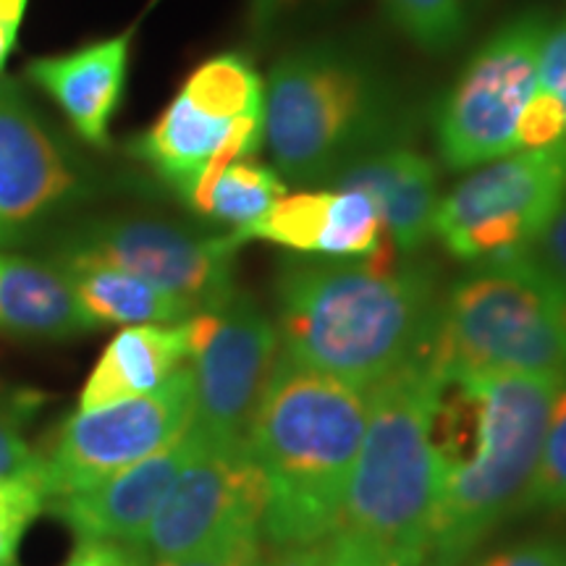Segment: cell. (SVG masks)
<instances>
[{
	"instance_id": "6da1fadb",
	"label": "cell",
	"mask_w": 566,
	"mask_h": 566,
	"mask_svg": "<svg viewBox=\"0 0 566 566\" xmlns=\"http://www.w3.org/2000/svg\"><path fill=\"white\" fill-rule=\"evenodd\" d=\"M441 296L433 265L386 242L363 260H283L273 323L296 365L370 391L428 346Z\"/></svg>"
},
{
	"instance_id": "7a4b0ae2",
	"label": "cell",
	"mask_w": 566,
	"mask_h": 566,
	"mask_svg": "<svg viewBox=\"0 0 566 566\" xmlns=\"http://www.w3.org/2000/svg\"><path fill=\"white\" fill-rule=\"evenodd\" d=\"M558 380L520 373L441 375L433 407L438 504L430 558L462 566L525 512Z\"/></svg>"
},
{
	"instance_id": "3957f363",
	"label": "cell",
	"mask_w": 566,
	"mask_h": 566,
	"mask_svg": "<svg viewBox=\"0 0 566 566\" xmlns=\"http://www.w3.org/2000/svg\"><path fill=\"white\" fill-rule=\"evenodd\" d=\"M441 375L424 349L367 391V430L336 527L334 566H422L438 504L433 407Z\"/></svg>"
},
{
	"instance_id": "277c9868",
	"label": "cell",
	"mask_w": 566,
	"mask_h": 566,
	"mask_svg": "<svg viewBox=\"0 0 566 566\" xmlns=\"http://www.w3.org/2000/svg\"><path fill=\"white\" fill-rule=\"evenodd\" d=\"M367 430V394L279 354L250 443L265 475L263 541L289 551L336 527Z\"/></svg>"
},
{
	"instance_id": "5b68a950",
	"label": "cell",
	"mask_w": 566,
	"mask_h": 566,
	"mask_svg": "<svg viewBox=\"0 0 566 566\" xmlns=\"http://www.w3.org/2000/svg\"><path fill=\"white\" fill-rule=\"evenodd\" d=\"M409 129L378 63L344 42L283 53L265 82L263 145L283 181L328 184L363 155L409 139Z\"/></svg>"
},
{
	"instance_id": "8992f818",
	"label": "cell",
	"mask_w": 566,
	"mask_h": 566,
	"mask_svg": "<svg viewBox=\"0 0 566 566\" xmlns=\"http://www.w3.org/2000/svg\"><path fill=\"white\" fill-rule=\"evenodd\" d=\"M428 363L438 375L566 378V292L533 254L480 263L441 296Z\"/></svg>"
},
{
	"instance_id": "52a82bcc",
	"label": "cell",
	"mask_w": 566,
	"mask_h": 566,
	"mask_svg": "<svg viewBox=\"0 0 566 566\" xmlns=\"http://www.w3.org/2000/svg\"><path fill=\"white\" fill-rule=\"evenodd\" d=\"M548 24L543 9L506 19L443 92L433 134L438 158L449 171H472L514 153L516 124L537 87Z\"/></svg>"
},
{
	"instance_id": "ba28073f",
	"label": "cell",
	"mask_w": 566,
	"mask_h": 566,
	"mask_svg": "<svg viewBox=\"0 0 566 566\" xmlns=\"http://www.w3.org/2000/svg\"><path fill=\"white\" fill-rule=\"evenodd\" d=\"M566 192V147L516 150L467 171L438 200L433 237L462 263L520 258L546 231Z\"/></svg>"
},
{
	"instance_id": "9c48e42d",
	"label": "cell",
	"mask_w": 566,
	"mask_h": 566,
	"mask_svg": "<svg viewBox=\"0 0 566 566\" xmlns=\"http://www.w3.org/2000/svg\"><path fill=\"white\" fill-rule=\"evenodd\" d=\"M233 233L212 237L189 226L147 216H108L82 223L63 239L55 260H87L118 268L189 302L197 313L233 296Z\"/></svg>"
},
{
	"instance_id": "30bf717a",
	"label": "cell",
	"mask_w": 566,
	"mask_h": 566,
	"mask_svg": "<svg viewBox=\"0 0 566 566\" xmlns=\"http://www.w3.org/2000/svg\"><path fill=\"white\" fill-rule=\"evenodd\" d=\"M195 384L189 363L137 399L76 412L61 424L42 459L51 499L80 493L174 443L192 424Z\"/></svg>"
},
{
	"instance_id": "8fae6325",
	"label": "cell",
	"mask_w": 566,
	"mask_h": 566,
	"mask_svg": "<svg viewBox=\"0 0 566 566\" xmlns=\"http://www.w3.org/2000/svg\"><path fill=\"white\" fill-rule=\"evenodd\" d=\"M263 113L265 84L252 61L239 53L212 55L187 76L179 95L129 150L187 202L233 126Z\"/></svg>"
},
{
	"instance_id": "7c38bea8",
	"label": "cell",
	"mask_w": 566,
	"mask_h": 566,
	"mask_svg": "<svg viewBox=\"0 0 566 566\" xmlns=\"http://www.w3.org/2000/svg\"><path fill=\"white\" fill-rule=\"evenodd\" d=\"M265 501V475L250 443H212L202 436L137 548L158 564L200 554L226 537L263 533Z\"/></svg>"
},
{
	"instance_id": "4fadbf2b",
	"label": "cell",
	"mask_w": 566,
	"mask_h": 566,
	"mask_svg": "<svg viewBox=\"0 0 566 566\" xmlns=\"http://www.w3.org/2000/svg\"><path fill=\"white\" fill-rule=\"evenodd\" d=\"M275 323L247 294L216 310L210 336L192 354V428L212 443H247L254 412L279 363Z\"/></svg>"
},
{
	"instance_id": "5bb4252c",
	"label": "cell",
	"mask_w": 566,
	"mask_h": 566,
	"mask_svg": "<svg viewBox=\"0 0 566 566\" xmlns=\"http://www.w3.org/2000/svg\"><path fill=\"white\" fill-rule=\"evenodd\" d=\"M84 189L71 153L13 80H0V250L21 242Z\"/></svg>"
},
{
	"instance_id": "9a60e30c",
	"label": "cell",
	"mask_w": 566,
	"mask_h": 566,
	"mask_svg": "<svg viewBox=\"0 0 566 566\" xmlns=\"http://www.w3.org/2000/svg\"><path fill=\"white\" fill-rule=\"evenodd\" d=\"M202 446L189 424L184 436L103 483L48 501V514L63 522L76 541H111L139 546L181 470Z\"/></svg>"
},
{
	"instance_id": "2e32d148",
	"label": "cell",
	"mask_w": 566,
	"mask_h": 566,
	"mask_svg": "<svg viewBox=\"0 0 566 566\" xmlns=\"http://www.w3.org/2000/svg\"><path fill=\"white\" fill-rule=\"evenodd\" d=\"M325 187L365 195L378 212L394 250L405 258L420 252L433 237V218L441 200L438 168L409 139L363 155Z\"/></svg>"
},
{
	"instance_id": "e0dca14e",
	"label": "cell",
	"mask_w": 566,
	"mask_h": 566,
	"mask_svg": "<svg viewBox=\"0 0 566 566\" xmlns=\"http://www.w3.org/2000/svg\"><path fill=\"white\" fill-rule=\"evenodd\" d=\"M129 74V34L92 42L74 53L38 59L30 82L53 97L74 132L92 147H108L111 122L122 105Z\"/></svg>"
},
{
	"instance_id": "ac0fdd59",
	"label": "cell",
	"mask_w": 566,
	"mask_h": 566,
	"mask_svg": "<svg viewBox=\"0 0 566 566\" xmlns=\"http://www.w3.org/2000/svg\"><path fill=\"white\" fill-rule=\"evenodd\" d=\"M192 359L189 321L174 325H129L105 346L80 391V412L137 399L166 384Z\"/></svg>"
},
{
	"instance_id": "d6986e66",
	"label": "cell",
	"mask_w": 566,
	"mask_h": 566,
	"mask_svg": "<svg viewBox=\"0 0 566 566\" xmlns=\"http://www.w3.org/2000/svg\"><path fill=\"white\" fill-rule=\"evenodd\" d=\"M95 325L55 263L0 252V334L63 342Z\"/></svg>"
},
{
	"instance_id": "ffe728a7",
	"label": "cell",
	"mask_w": 566,
	"mask_h": 566,
	"mask_svg": "<svg viewBox=\"0 0 566 566\" xmlns=\"http://www.w3.org/2000/svg\"><path fill=\"white\" fill-rule=\"evenodd\" d=\"M74 289L76 302L95 328L101 325H174L189 321L197 310L179 296L118 268L87 260H55Z\"/></svg>"
},
{
	"instance_id": "44dd1931",
	"label": "cell",
	"mask_w": 566,
	"mask_h": 566,
	"mask_svg": "<svg viewBox=\"0 0 566 566\" xmlns=\"http://www.w3.org/2000/svg\"><path fill=\"white\" fill-rule=\"evenodd\" d=\"M334 189H315V192L283 195L268 208L258 221L244 226L242 231H231L239 244L260 239V242L279 244L296 254H321L325 258L331 226H334Z\"/></svg>"
},
{
	"instance_id": "7402d4cb",
	"label": "cell",
	"mask_w": 566,
	"mask_h": 566,
	"mask_svg": "<svg viewBox=\"0 0 566 566\" xmlns=\"http://www.w3.org/2000/svg\"><path fill=\"white\" fill-rule=\"evenodd\" d=\"M283 195H286V181L273 166L237 160L212 184L200 216L231 226L233 231H242Z\"/></svg>"
},
{
	"instance_id": "603a6c76",
	"label": "cell",
	"mask_w": 566,
	"mask_h": 566,
	"mask_svg": "<svg viewBox=\"0 0 566 566\" xmlns=\"http://www.w3.org/2000/svg\"><path fill=\"white\" fill-rule=\"evenodd\" d=\"M386 17L424 53H449L470 27V0H380Z\"/></svg>"
},
{
	"instance_id": "cb8c5ba5",
	"label": "cell",
	"mask_w": 566,
	"mask_h": 566,
	"mask_svg": "<svg viewBox=\"0 0 566 566\" xmlns=\"http://www.w3.org/2000/svg\"><path fill=\"white\" fill-rule=\"evenodd\" d=\"M48 485L40 454L19 472L0 478V566H19V548L34 520L48 512Z\"/></svg>"
},
{
	"instance_id": "d4e9b609",
	"label": "cell",
	"mask_w": 566,
	"mask_h": 566,
	"mask_svg": "<svg viewBox=\"0 0 566 566\" xmlns=\"http://www.w3.org/2000/svg\"><path fill=\"white\" fill-rule=\"evenodd\" d=\"M525 512H566V378L558 380L551 401L541 462L530 485Z\"/></svg>"
},
{
	"instance_id": "484cf974",
	"label": "cell",
	"mask_w": 566,
	"mask_h": 566,
	"mask_svg": "<svg viewBox=\"0 0 566 566\" xmlns=\"http://www.w3.org/2000/svg\"><path fill=\"white\" fill-rule=\"evenodd\" d=\"M40 407L42 394L27 388L6 391L0 386V478L19 472L38 457V451H32L27 441V428Z\"/></svg>"
},
{
	"instance_id": "4316f807",
	"label": "cell",
	"mask_w": 566,
	"mask_h": 566,
	"mask_svg": "<svg viewBox=\"0 0 566 566\" xmlns=\"http://www.w3.org/2000/svg\"><path fill=\"white\" fill-rule=\"evenodd\" d=\"M566 139V111L564 105L537 84L533 97L522 111L520 124L514 134V153L516 150H546L556 147Z\"/></svg>"
},
{
	"instance_id": "83f0119b",
	"label": "cell",
	"mask_w": 566,
	"mask_h": 566,
	"mask_svg": "<svg viewBox=\"0 0 566 566\" xmlns=\"http://www.w3.org/2000/svg\"><path fill=\"white\" fill-rule=\"evenodd\" d=\"M462 566H566V537L535 535L464 562Z\"/></svg>"
},
{
	"instance_id": "f1b7e54d",
	"label": "cell",
	"mask_w": 566,
	"mask_h": 566,
	"mask_svg": "<svg viewBox=\"0 0 566 566\" xmlns=\"http://www.w3.org/2000/svg\"><path fill=\"white\" fill-rule=\"evenodd\" d=\"M263 564V533L252 530L226 537L216 546L200 551V554L171 558V562H158L150 566H260Z\"/></svg>"
},
{
	"instance_id": "f546056e",
	"label": "cell",
	"mask_w": 566,
	"mask_h": 566,
	"mask_svg": "<svg viewBox=\"0 0 566 566\" xmlns=\"http://www.w3.org/2000/svg\"><path fill=\"white\" fill-rule=\"evenodd\" d=\"M537 84L548 90L566 111V13L558 19H551L546 40H543ZM562 145L566 147V139Z\"/></svg>"
},
{
	"instance_id": "4dcf8cb0",
	"label": "cell",
	"mask_w": 566,
	"mask_h": 566,
	"mask_svg": "<svg viewBox=\"0 0 566 566\" xmlns=\"http://www.w3.org/2000/svg\"><path fill=\"white\" fill-rule=\"evenodd\" d=\"M530 254L566 292V192Z\"/></svg>"
},
{
	"instance_id": "1f68e13d",
	"label": "cell",
	"mask_w": 566,
	"mask_h": 566,
	"mask_svg": "<svg viewBox=\"0 0 566 566\" xmlns=\"http://www.w3.org/2000/svg\"><path fill=\"white\" fill-rule=\"evenodd\" d=\"M63 566H150L137 546L111 541H76L74 554Z\"/></svg>"
},
{
	"instance_id": "d6a6232c",
	"label": "cell",
	"mask_w": 566,
	"mask_h": 566,
	"mask_svg": "<svg viewBox=\"0 0 566 566\" xmlns=\"http://www.w3.org/2000/svg\"><path fill=\"white\" fill-rule=\"evenodd\" d=\"M307 3V0H250V27L254 38H265L279 27L283 17Z\"/></svg>"
},
{
	"instance_id": "836d02e7",
	"label": "cell",
	"mask_w": 566,
	"mask_h": 566,
	"mask_svg": "<svg viewBox=\"0 0 566 566\" xmlns=\"http://www.w3.org/2000/svg\"><path fill=\"white\" fill-rule=\"evenodd\" d=\"M260 566H334V562H331L325 543H315V546L279 551V556L271 558L268 564L263 562Z\"/></svg>"
},
{
	"instance_id": "e575fe53",
	"label": "cell",
	"mask_w": 566,
	"mask_h": 566,
	"mask_svg": "<svg viewBox=\"0 0 566 566\" xmlns=\"http://www.w3.org/2000/svg\"><path fill=\"white\" fill-rule=\"evenodd\" d=\"M24 11H27V0H0V30L19 32Z\"/></svg>"
},
{
	"instance_id": "d590c367",
	"label": "cell",
	"mask_w": 566,
	"mask_h": 566,
	"mask_svg": "<svg viewBox=\"0 0 566 566\" xmlns=\"http://www.w3.org/2000/svg\"><path fill=\"white\" fill-rule=\"evenodd\" d=\"M17 38H19V32H3V30H0V71H3L6 61H9V55L13 51V45H17Z\"/></svg>"
},
{
	"instance_id": "8d00e7d4",
	"label": "cell",
	"mask_w": 566,
	"mask_h": 566,
	"mask_svg": "<svg viewBox=\"0 0 566 566\" xmlns=\"http://www.w3.org/2000/svg\"><path fill=\"white\" fill-rule=\"evenodd\" d=\"M422 566H436V564H433V562H424Z\"/></svg>"
}]
</instances>
